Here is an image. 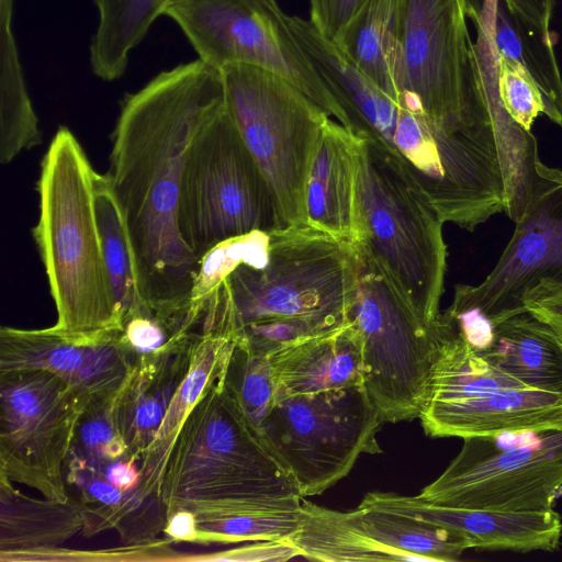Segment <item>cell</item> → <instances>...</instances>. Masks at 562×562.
<instances>
[{
    "label": "cell",
    "instance_id": "obj_10",
    "mask_svg": "<svg viewBox=\"0 0 562 562\" xmlns=\"http://www.w3.org/2000/svg\"><path fill=\"white\" fill-rule=\"evenodd\" d=\"M382 424L362 384L280 395L258 434L306 497L347 476L361 454L381 453Z\"/></svg>",
    "mask_w": 562,
    "mask_h": 562
},
{
    "label": "cell",
    "instance_id": "obj_38",
    "mask_svg": "<svg viewBox=\"0 0 562 562\" xmlns=\"http://www.w3.org/2000/svg\"><path fill=\"white\" fill-rule=\"evenodd\" d=\"M104 477L125 493H133L137 487L140 473L135 461L121 459L105 469Z\"/></svg>",
    "mask_w": 562,
    "mask_h": 562
},
{
    "label": "cell",
    "instance_id": "obj_12",
    "mask_svg": "<svg viewBox=\"0 0 562 562\" xmlns=\"http://www.w3.org/2000/svg\"><path fill=\"white\" fill-rule=\"evenodd\" d=\"M86 412L78 393L41 369L0 371V475L67 502L65 468Z\"/></svg>",
    "mask_w": 562,
    "mask_h": 562
},
{
    "label": "cell",
    "instance_id": "obj_2",
    "mask_svg": "<svg viewBox=\"0 0 562 562\" xmlns=\"http://www.w3.org/2000/svg\"><path fill=\"white\" fill-rule=\"evenodd\" d=\"M225 372L173 440L158 497L165 521L179 510L192 513L202 544L286 540L299 527L303 496L248 423Z\"/></svg>",
    "mask_w": 562,
    "mask_h": 562
},
{
    "label": "cell",
    "instance_id": "obj_16",
    "mask_svg": "<svg viewBox=\"0 0 562 562\" xmlns=\"http://www.w3.org/2000/svg\"><path fill=\"white\" fill-rule=\"evenodd\" d=\"M401 513L465 536L476 550L527 553L555 551L562 537V518L553 509L496 510L457 508L417 496L371 492L362 502Z\"/></svg>",
    "mask_w": 562,
    "mask_h": 562
},
{
    "label": "cell",
    "instance_id": "obj_6",
    "mask_svg": "<svg viewBox=\"0 0 562 562\" xmlns=\"http://www.w3.org/2000/svg\"><path fill=\"white\" fill-rule=\"evenodd\" d=\"M359 137L356 243L431 324L440 313L447 267L443 222L408 171L376 142Z\"/></svg>",
    "mask_w": 562,
    "mask_h": 562
},
{
    "label": "cell",
    "instance_id": "obj_39",
    "mask_svg": "<svg viewBox=\"0 0 562 562\" xmlns=\"http://www.w3.org/2000/svg\"><path fill=\"white\" fill-rule=\"evenodd\" d=\"M164 530L170 540L176 541L195 542L198 536L195 518L187 510L173 513L167 519Z\"/></svg>",
    "mask_w": 562,
    "mask_h": 562
},
{
    "label": "cell",
    "instance_id": "obj_32",
    "mask_svg": "<svg viewBox=\"0 0 562 562\" xmlns=\"http://www.w3.org/2000/svg\"><path fill=\"white\" fill-rule=\"evenodd\" d=\"M495 57L497 90L501 102L508 115L519 126L530 131L537 116L546 115L542 93L521 65L503 57L496 50Z\"/></svg>",
    "mask_w": 562,
    "mask_h": 562
},
{
    "label": "cell",
    "instance_id": "obj_15",
    "mask_svg": "<svg viewBox=\"0 0 562 562\" xmlns=\"http://www.w3.org/2000/svg\"><path fill=\"white\" fill-rule=\"evenodd\" d=\"M138 353L122 329L91 334L54 327L0 329V371L41 369L55 373L78 393L86 411L121 390Z\"/></svg>",
    "mask_w": 562,
    "mask_h": 562
},
{
    "label": "cell",
    "instance_id": "obj_34",
    "mask_svg": "<svg viewBox=\"0 0 562 562\" xmlns=\"http://www.w3.org/2000/svg\"><path fill=\"white\" fill-rule=\"evenodd\" d=\"M525 310L562 336V285L539 282L522 296Z\"/></svg>",
    "mask_w": 562,
    "mask_h": 562
},
{
    "label": "cell",
    "instance_id": "obj_1",
    "mask_svg": "<svg viewBox=\"0 0 562 562\" xmlns=\"http://www.w3.org/2000/svg\"><path fill=\"white\" fill-rule=\"evenodd\" d=\"M225 105L222 71L196 59L127 93L112 133L106 173L122 209L140 296L170 329L187 322L200 261L178 223L190 150Z\"/></svg>",
    "mask_w": 562,
    "mask_h": 562
},
{
    "label": "cell",
    "instance_id": "obj_27",
    "mask_svg": "<svg viewBox=\"0 0 562 562\" xmlns=\"http://www.w3.org/2000/svg\"><path fill=\"white\" fill-rule=\"evenodd\" d=\"M356 512L367 535L397 561L451 562L473 549L465 536L401 513L362 503Z\"/></svg>",
    "mask_w": 562,
    "mask_h": 562
},
{
    "label": "cell",
    "instance_id": "obj_17",
    "mask_svg": "<svg viewBox=\"0 0 562 562\" xmlns=\"http://www.w3.org/2000/svg\"><path fill=\"white\" fill-rule=\"evenodd\" d=\"M430 437H501L562 429V395L508 387L481 396L426 404L419 415Z\"/></svg>",
    "mask_w": 562,
    "mask_h": 562
},
{
    "label": "cell",
    "instance_id": "obj_31",
    "mask_svg": "<svg viewBox=\"0 0 562 562\" xmlns=\"http://www.w3.org/2000/svg\"><path fill=\"white\" fill-rule=\"evenodd\" d=\"M225 382L248 423L258 431L278 401L270 353L254 349L237 337Z\"/></svg>",
    "mask_w": 562,
    "mask_h": 562
},
{
    "label": "cell",
    "instance_id": "obj_20",
    "mask_svg": "<svg viewBox=\"0 0 562 562\" xmlns=\"http://www.w3.org/2000/svg\"><path fill=\"white\" fill-rule=\"evenodd\" d=\"M270 359L278 397L364 384L359 340L349 324L286 344Z\"/></svg>",
    "mask_w": 562,
    "mask_h": 562
},
{
    "label": "cell",
    "instance_id": "obj_30",
    "mask_svg": "<svg viewBox=\"0 0 562 562\" xmlns=\"http://www.w3.org/2000/svg\"><path fill=\"white\" fill-rule=\"evenodd\" d=\"M42 142L11 24L0 23V162Z\"/></svg>",
    "mask_w": 562,
    "mask_h": 562
},
{
    "label": "cell",
    "instance_id": "obj_8",
    "mask_svg": "<svg viewBox=\"0 0 562 562\" xmlns=\"http://www.w3.org/2000/svg\"><path fill=\"white\" fill-rule=\"evenodd\" d=\"M358 280L348 324L360 345L364 387L383 423L419 418L429 395L432 323H426L385 269L353 243Z\"/></svg>",
    "mask_w": 562,
    "mask_h": 562
},
{
    "label": "cell",
    "instance_id": "obj_3",
    "mask_svg": "<svg viewBox=\"0 0 562 562\" xmlns=\"http://www.w3.org/2000/svg\"><path fill=\"white\" fill-rule=\"evenodd\" d=\"M227 277L238 339L271 353L348 324L358 280L356 247L308 226L277 228Z\"/></svg>",
    "mask_w": 562,
    "mask_h": 562
},
{
    "label": "cell",
    "instance_id": "obj_25",
    "mask_svg": "<svg viewBox=\"0 0 562 562\" xmlns=\"http://www.w3.org/2000/svg\"><path fill=\"white\" fill-rule=\"evenodd\" d=\"M400 0H366L334 42L392 100L398 95Z\"/></svg>",
    "mask_w": 562,
    "mask_h": 562
},
{
    "label": "cell",
    "instance_id": "obj_14",
    "mask_svg": "<svg viewBox=\"0 0 562 562\" xmlns=\"http://www.w3.org/2000/svg\"><path fill=\"white\" fill-rule=\"evenodd\" d=\"M498 261L477 285L458 284L449 308H479L493 324L527 312L539 282L562 285V171L546 166Z\"/></svg>",
    "mask_w": 562,
    "mask_h": 562
},
{
    "label": "cell",
    "instance_id": "obj_28",
    "mask_svg": "<svg viewBox=\"0 0 562 562\" xmlns=\"http://www.w3.org/2000/svg\"><path fill=\"white\" fill-rule=\"evenodd\" d=\"M92 1L99 20L89 47L91 69L101 80L113 81L125 72L132 50L171 0Z\"/></svg>",
    "mask_w": 562,
    "mask_h": 562
},
{
    "label": "cell",
    "instance_id": "obj_21",
    "mask_svg": "<svg viewBox=\"0 0 562 562\" xmlns=\"http://www.w3.org/2000/svg\"><path fill=\"white\" fill-rule=\"evenodd\" d=\"M0 509L1 561H24L33 553L58 548L88 522L81 501L34 499L2 475Z\"/></svg>",
    "mask_w": 562,
    "mask_h": 562
},
{
    "label": "cell",
    "instance_id": "obj_5",
    "mask_svg": "<svg viewBox=\"0 0 562 562\" xmlns=\"http://www.w3.org/2000/svg\"><path fill=\"white\" fill-rule=\"evenodd\" d=\"M470 5V0H400L395 100L422 112L445 134L499 160L474 72Z\"/></svg>",
    "mask_w": 562,
    "mask_h": 562
},
{
    "label": "cell",
    "instance_id": "obj_18",
    "mask_svg": "<svg viewBox=\"0 0 562 562\" xmlns=\"http://www.w3.org/2000/svg\"><path fill=\"white\" fill-rule=\"evenodd\" d=\"M194 331L171 337L161 348L138 353L117 394L116 424L127 446L126 460L138 462L186 375Z\"/></svg>",
    "mask_w": 562,
    "mask_h": 562
},
{
    "label": "cell",
    "instance_id": "obj_7",
    "mask_svg": "<svg viewBox=\"0 0 562 562\" xmlns=\"http://www.w3.org/2000/svg\"><path fill=\"white\" fill-rule=\"evenodd\" d=\"M221 71L225 108L266 179L281 228L306 226V177L330 116L271 70L233 64Z\"/></svg>",
    "mask_w": 562,
    "mask_h": 562
},
{
    "label": "cell",
    "instance_id": "obj_26",
    "mask_svg": "<svg viewBox=\"0 0 562 562\" xmlns=\"http://www.w3.org/2000/svg\"><path fill=\"white\" fill-rule=\"evenodd\" d=\"M289 540L301 557L314 561H397L362 529L356 509L344 513L302 498L300 521Z\"/></svg>",
    "mask_w": 562,
    "mask_h": 562
},
{
    "label": "cell",
    "instance_id": "obj_24",
    "mask_svg": "<svg viewBox=\"0 0 562 562\" xmlns=\"http://www.w3.org/2000/svg\"><path fill=\"white\" fill-rule=\"evenodd\" d=\"M469 16L484 26L497 54L528 71L542 93L546 116L562 126V76L553 36L522 21L504 0H482L477 9L471 4Z\"/></svg>",
    "mask_w": 562,
    "mask_h": 562
},
{
    "label": "cell",
    "instance_id": "obj_9",
    "mask_svg": "<svg viewBox=\"0 0 562 562\" xmlns=\"http://www.w3.org/2000/svg\"><path fill=\"white\" fill-rule=\"evenodd\" d=\"M178 223L199 261L222 243L281 228L266 179L225 105L190 150Z\"/></svg>",
    "mask_w": 562,
    "mask_h": 562
},
{
    "label": "cell",
    "instance_id": "obj_19",
    "mask_svg": "<svg viewBox=\"0 0 562 562\" xmlns=\"http://www.w3.org/2000/svg\"><path fill=\"white\" fill-rule=\"evenodd\" d=\"M360 137L330 117L317 142L305 182L306 226L356 243V177Z\"/></svg>",
    "mask_w": 562,
    "mask_h": 562
},
{
    "label": "cell",
    "instance_id": "obj_23",
    "mask_svg": "<svg viewBox=\"0 0 562 562\" xmlns=\"http://www.w3.org/2000/svg\"><path fill=\"white\" fill-rule=\"evenodd\" d=\"M289 24L316 75L345 112L349 131L357 136L366 134L392 99L311 20L289 16Z\"/></svg>",
    "mask_w": 562,
    "mask_h": 562
},
{
    "label": "cell",
    "instance_id": "obj_22",
    "mask_svg": "<svg viewBox=\"0 0 562 562\" xmlns=\"http://www.w3.org/2000/svg\"><path fill=\"white\" fill-rule=\"evenodd\" d=\"M476 351L526 387L562 395V336L530 313L494 324L491 340Z\"/></svg>",
    "mask_w": 562,
    "mask_h": 562
},
{
    "label": "cell",
    "instance_id": "obj_35",
    "mask_svg": "<svg viewBox=\"0 0 562 562\" xmlns=\"http://www.w3.org/2000/svg\"><path fill=\"white\" fill-rule=\"evenodd\" d=\"M301 557V551L289 540H265L256 544L239 547L217 555L192 557L190 560H229V561H285Z\"/></svg>",
    "mask_w": 562,
    "mask_h": 562
},
{
    "label": "cell",
    "instance_id": "obj_11",
    "mask_svg": "<svg viewBox=\"0 0 562 562\" xmlns=\"http://www.w3.org/2000/svg\"><path fill=\"white\" fill-rule=\"evenodd\" d=\"M164 15L177 23L202 61L220 70L233 64L271 70L349 131L345 112L311 66L277 0H171Z\"/></svg>",
    "mask_w": 562,
    "mask_h": 562
},
{
    "label": "cell",
    "instance_id": "obj_36",
    "mask_svg": "<svg viewBox=\"0 0 562 562\" xmlns=\"http://www.w3.org/2000/svg\"><path fill=\"white\" fill-rule=\"evenodd\" d=\"M124 333L130 345L139 353L155 351L173 337L162 323L148 316L130 318L124 325Z\"/></svg>",
    "mask_w": 562,
    "mask_h": 562
},
{
    "label": "cell",
    "instance_id": "obj_33",
    "mask_svg": "<svg viewBox=\"0 0 562 562\" xmlns=\"http://www.w3.org/2000/svg\"><path fill=\"white\" fill-rule=\"evenodd\" d=\"M366 0H311V21L322 34L335 40Z\"/></svg>",
    "mask_w": 562,
    "mask_h": 562
},
{
    "label": "cell",
    "instance_id": "obj_13",
    "mask_svg": "<svg viewBox=\"0 0 562 562\" xmlns=\"http://www.w3.org/2000/svg\"><path fill=\"white\" fill-rule=\"evenodd\" d=\"M468 437L420 498L437 505L496 510L553 509L562 492V429L535 434L527 445Z\"/></svg>",
    "mask_w": 562,
    "mask_h": 562
},
{
    "label": "cell",
    "instance_id": "obj_37",
    "mask_svg": "<svg viewBox=\"0 0 562 562\" xmlns=\"http://www.w3.org/2000/svg\"><path fill=\"white\" fill-rule=\"evenodd\" d=\"M509 10L522 21L532 25L546 36L552 37L549 30L553 0H504Z\"/></svg>",
    "mask_w": 562,
    "mask_h": 562
},
{
    "label": "cell",
    "instance_id": "obj_4",
    "mask_svg": "<svg viewBox=\"0 0 562 562\" xmlns=\"http://www.w3.org/2000/svg\"><path fill=\"white\" fill-rule=\"evenodd\" d=\"M94 173L72 132L60 126L41 164L33 236L56 306L53 327L70 334L124 330L103 255Z\"/></svg>",
    "mask_w": 562,
    "mask_h": 562
},
{
    "label": "cell",
    "instance_id": "obj_29",
    "mask_svg": "<svg viewBox=\"0 0 562 562\" xmlns=\"http://www.w3.org/2000/svg\"><path fill=\"white\" fill-rule=\"evenodd\" d=\"M94 203L104 260L123 324L136 316L151 317L138 290L126 222L106 173H94Z\"/></svg>",
    "mask_w": 562,
    "mask_h": 562
}]
</instances>
